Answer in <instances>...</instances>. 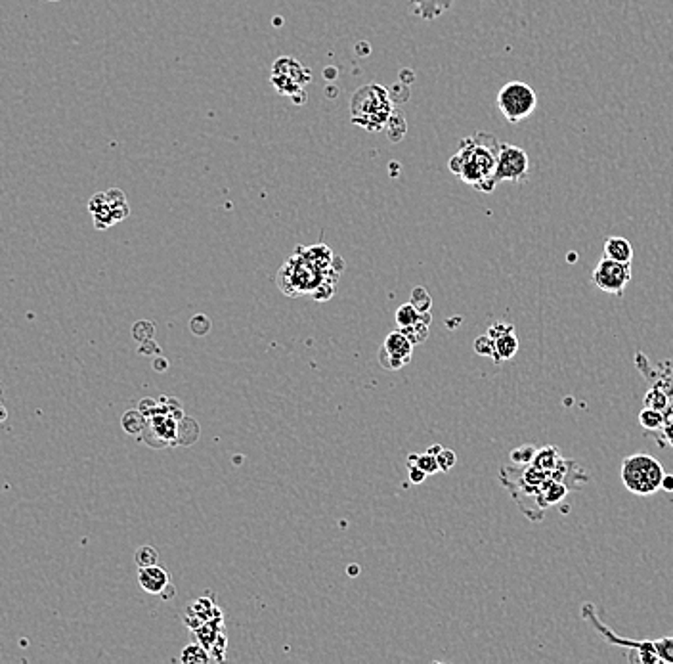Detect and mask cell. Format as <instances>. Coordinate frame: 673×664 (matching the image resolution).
<instances>
[{"mask_svg": "<svg viewBox=\"0 0 673 664\" xmlns=\"http://www.w3.org/2000/svg\"><path fill=\"white\" fill-rule=\"evenodd\" d=\"M438 459V465H440V471L448 473L449 469H454V465L457 464V456L456 452L449 450V448H442V452L436 456Z\"/></svg>", "mask_w": 673, "mask_h": 664, "instance_id": "cell-31", "label": "cell"}, {"mask_svg": "<svg viewBox=\"0 0 673 664\" xmlns=\"http://www.w3.org/2000/svg\"><path fill=\"white\" fill-rule=\"evenodd\" d=\"M605 257L614 260H620V262H629L633 260V247L622 236H612L605 241Z\"/></svg>", "mask_w": 673, "mask_h": 664, "instance_id": "cell-15", "label": "cell"}, {"mask_svg": "<svg viewBox=\"0 0 673 664\" xmlns=\"http://www.w3.org/2000/svg\"><path fill=\"white\" fill-rule=\"evenodd\" d=\"M174 593H176V591H174V586L169 584V586H166V588H165V590L161 591V598H163V599L174 598Z\"/></svg>", "mask_w": 673, "mask_h": 664, "instance_id": "cell-37", "label": "cell"}, {"mask_svg": "<svg viewBox=\"0 0 673 664\" xmlns=\"http://www.w3.org/2000/svg\"><path fill=\"white\" fill-rule=\"evenodd\" d=\"M134 561L138 567H152V565H159V553L152 545H142L136 550Z\"/></svg>", "mask_w": 673, "mask_h": 664, "instance_id": "cell-24", "label": "cell"}, {"mask_svg": "<svg viewBox=\"0 0 673 664\" xmlns=\"http://www.w3.org/2000/svg\"><path fill=\"white\" fill-rule=\"evenodd\" d=\"M394 104L389 90L377 83L363 85L350 100V121L371 133H379L390 123Z\"/></svg>", "mask_w": 673, "mask_h": 664, "instance_id": "cell-4", "label": "cell"}, {"mask_svg": "<svg viewBox=\"0 0 673 664\" xmlns=\"http://www.w3.org/2000/svg\"><path fill=\"white\" fill-rule=\"evenodd\" d=\"M166 368H169V362H166L163 356H157V358H153V370H157L159 373L165 372Z\"/></svg>", "mask_w": 673, "mask_h": 664, "instance_id": "cell-35", "label": "cell"}, {"mask_svg": "<svg viewBox=\"0 0 673 664\" xmlns=\"http://www.w3.org/2000/svg\"><path fill=\"white\" fill-rule=\"evenodd\" d=\"M144 435H153V439L145 440L153 448L176 446L178 445V421L169 412L155 414L152 418H147V427H145Z\"/></svg>", "mask_w": 673, "mask_h": 664, "instance_id": "cell-12", "label": "cell"}, {"mask_svg": "<svg viewBox=\"0 0 673 664\" xmlns=\"http://www.w3.org/2000/svg\"><path fill=\"white\" fill-rule=\"evenodd\" d=\"M180 658H182V663L186 664H205L211 660V655H209V649L198 641V644L184 647V651H182V657Z\"/></svg>", "mask_w": 673, "mask_h": 664, "instance_id": "cell-20", "label": "cell"}, {"mask_svg": "<svg viewBox=\"0 0 673 664\" xmlns=\"http://www.w3.org/2000/svg\"><path fill=\"white\" fill-rule=\"evenodd\" d=\"M639 423L648 431H656L664 425V418H662L660 410H654V408H647L639 414Z\"/></svg>", "mask_w": 673, "mask_h": 664, "instance_id": "cell-22", "label": "cell"}, {"mask_svg": "<svg viewBox=\"0 0 673 664\" xmlns=\"http://www.w3.org/2000/svg\"><path fill=\"white\" fill-rule=\"evenodd\" d=\"M429 454H432V456H438V454H440V452H442V446L440 445H435V446H429Z\"/></svg>", "mask_w": 673, "mask_h": 664, "instance_id": "cell-39", "label": "cell"}, {"mask_svg": "<svg viewBox=\"0 0 673 664\" xmlns=\"http://www.w3.org/2000/svg\"><path fill=\"white\" fill-rule=\"evenodd\" d=\"M454 4V0H409L411 12L416 13L421 20L432 21L440 18L449 6Z\"/></svg>", "mask_w": 673, "mask_h": 664, "instance_id": "cell-14", "label": "cell"}, {"mask_svg": "<svg viewBox=\"0 0 673 664\" xmlns=\"http://www.w3.org/2000/svg\"><path fill=\"white\" fill-rule=\"evenodd\" d=\"M421 318V313L417 310L416 306L408 303V305H402L396 310V326L398 330H406V327L416 326L417 322Z\"/></svg>", "mask_w": 673, "mask_h": 664, "instance_id": "cell-21", "label": "cell"}, {"mask_svg": "<svg viewBox=\"0 0 673 664\" xmlns=\"http://www.w3.org/2000/svg\"><path fill=\"white\" fill-rule=\"evenodd\" d=\"M417 467H421L423 471L427 473V475H435V473L440 471V465H438V459L436 456L429 454V452H425V454H417L416 464ZM411 467V465H409Z\"/></svg>", "mask_w": 673, "mask_h": 664, "instance_id": "cell-26", "label": "cell"}, {"mask_svg": "<svg viewBox=\"0 0 673 664\" xmlns=\"http://www.w3.org/2000/svg\"><path fill=\"white\" fill-rule=\"evenodd\" d=\"M666 394L660 389H650L645 397V406L647 408H654V410H664L666 408Z\"/></svg>", "mask_w": 673, "mask_h": 664, "instance_id": "cell-30", "label": "cell"}, {"mask_svg": "<svg viewBox=\"0 0 673 664\" xmlns=\"http://www.w3.org/2000/svg\"><path fill=\"white\" fill-rule=\"evenodd\" d=\"M211 326H212L211 320H209V316L203 313L195 314V316L190 320V330H192L193 335H198V337H203V335H207V333L211 332Z\"/></svg>", "mask_w": 673, "mask_h": 664, "instance_id": "cell-28", "label": "cell"}, {"mask_svg": "<svg viewBox=\"0 0 673 664\" xmlns=\"http://www.w3.org/2000/svg\"><path fill=\"white\" fill-rule=\"evenodd\" d=\"M581 617L588 618V622L593 626L595 630L599 632L607 644L622 647V649H629V660L635 663H672L673 664V638H660V639H627L618 636L616 632L610 630L605 622H602L599 615L595 612V607L591 603H583L581 607Z\"/></svg>", "mask_w": 673, "mask_h": 664, "instance_id": "cell-2", "label": "cell"}, {"mask_svg": "<svg viewBox=\"0 0 673 664\" xmlns=\"http://www.w3.org/2000/svg\"><path fill=\"white\" fill-rule=\"evenodd\" d=\"M497 107L509 123H521L528 119L530 115L538 107V94L534 88L522 83V80H511L507 85H503L502 90L497 92Z\"/></svg>", "mask_w": 673, "mask_h": 664, "instance_id": "cell-7", "label": "cell"}, {"mask_svg": "<svg viewBox=\"0 0 673 664\" xmlns=\"http://www.w3.org/2000/svg\"><path fill=\"white\" fill-rule=\"evenodd\" d=\"M664 475L660 461L648 454H633L622 461V483L637 496H653L660 490Z\"/></svg>", "mask_w": 673, "mask_h": 664, "instance_id": "cell-5", "label": "cell"}, {"mask_svg": "<svg viewBox=\"0 0 673 664\" xmlns=\"http://www.w3.org/2000/svg\"><path fill=\"white\" fill-rule=\"evenodd\" d=\"M138 582L140 586L147 591V593L161 596V591L171 584V574H169V571H165L163 567H159V565H152V567H140Z\"/></svg>", "mask_w": 673, "mask_h": 664, "instance_id": "cell-13", "label": "cell"}, {"mask_svg": "<svg viewBox=\"0 0 673 664\" xmlns=\"http://www.w3.org/2000/svg\"><path fill=\"white\" fill-rule=\"evenodd\" d=\"M346 574H348V577H358V574H360V567H358V565H348V567H346Z\"/></svg>", "mask_w": 673, "mask_h": 664, "instance_id": "cell-38", "label": "cell"}, {"mask_svg": "<svg viewBox=\"0 0 673 664\" xmlns=\"http://www.w3.org/2000/svg\"><path fill=\"white\" fill-rule=\"evenodd\" d=\"M475 352L478 356H486V358H494V352H495V339H492L486 333V335H480L478 339H475Z\"/></svg>", "mask_w": 673, "mask_h": 664, "instance_id": "cell-27", "label": "cell"}, {"mask_svg": "<svg viewBox=\"0 0 673 664\" xmlns=\"http://www.w3.org/2000/svg\"><path fill=\"white\" fill-rule=\"evenodd\" d=\"M566 492H568V486L562 485L561 481H549L547 485L543 486V490L540 492L543 509L549 507V505L559 504V502L566 496Z\"/></svg>", "mask_w": 673, "mask_h": 664, "instance_id": "cell-17", "label": "cell"}, {"mask_svg": "<svg viewBox=\"0 0 673 664\" xmlns=\"http://www.w3.org/2000/svg\"><path fill=\"white\" fill-rule=\"evenodd\" d=\"M409 303L416 306L419 313H429L430 306H432V299H430L429 291L425 287H416L411 291V301Z\"/></svg>", "mask_w": 673, "mask_h": 664, "instance_id": "cell-25", "label": "cell"}, {"mask_svg": "<svg viewBox=\"0 0 673 664\" xmlns=\"http://www.w3.org/2000/svg\"><path fill=\"white\" fill-rule=\"evenodd\" d=\"M411 352H413L411 339L402 330H396L387 335L383 346L379 349V364L387 370H400L409 364Z\"/></svg>", "mask_w": 673, "mask_h": 664, "instance_id": "cell-11", "label": "cell"}, {"mask_svg": "<svg viewBox=\"0 0 673 664\" xmlns=\"http://www.w3.org/2000/svg\"><path fill=\"white\" fill-rule=\"evenodd\" d=\"M134 339L138 341V343H145V341H150L155 335V326H153L152 322H138V324H134L133 330Z\"/></svg>", "mask_w": 673, "mask_h": 664, "instance_id": "cell-29", "label": "cell"}, {"mask_svg": "<svg viewBox=\"0 0 673 664\" xmlns=\"http://www.w3.org/2000/svg\"><path fill=\"white\" fill-rule=\"evenodd\" d=\"M270 83L277 94L303 104L306 102V87L312 83V71L291 56H279L272 64Z\"/></svg>", "mask_w": 673, "mask_h": 664, "instance_id": "cell-6", "label": "cell"}, {"mask_svg": "<svg viewBox=\"0 0 673 664\" xmlns=\"http://www.w3.org/2000/svg\"><path fill=\"white\" fill-rule=\"evenodd\" d=\"M516 352H519V337L513 333H507V335H502V337L495 339V352H494V360L497 364H502V362H507L515 356Z\"/></svg>", "mask_w": 673, "mask_h": 664, "instance_id": "cell-16", "label": "cell"}, {"mask_svg": "<svg viewBox=\"0 0 673 664\" xmlns=\"http://www.w3.org/2000/svg\"><path fill=\"white\" fill-rule=\"evenodd\" d=\"M408 469H409V481H411L413 485H421L423 481L429 477V475L423 471L421 467H417V465H411V467H408Z\"/></svg>", "mask_w": 673, "mask_h": 664, "instance_id": "cell-34", "label": "cell"}, {"mask_svg": "<svg viewBox=\"0 0 673 664\" xmlns=\"http://www.w3.org/2000/svg\"><path fill=\"white\" fill-rule=\"evenodd\" d=\"M121 425L128 435L138 437V435H144L145 427H147V418L140 410H128L121 419Z\"/></svg>", "mask_w": 673, "mask_h": 664, "instance_id": "cell-18", "label": "cell"}, {"mask_svg": "<svg viewBox=\"0 0 673 664\" xmlns=\"http://www.w3.org/2000/svg\"><path fill=\"white\" fill-rule=\"evenodd\" d=\"M339 272L341 270L336 268L320 266L304 253V247H297L277 274V284L287 295L314 293L324 282L335 284L339 279Z\"/></svg>", "mask_w": 673, "mask_h": 664, "instance_id": "cell-3", "label": "cell"}, {"mask_svg": "<svg viewBox=\"0 0 673 664\" xmlns=\"http://www.w3.org/2000/svg\"><path fill=\"white\" fill-rule=\"evenodd\" d=\"M662 488H664L666 492H673V475H664Z\"/></svg>", "mask_w": 673, "mask_h": 664, "instance_id": "cell-36", "label": "cell"}, {"mask_svg": "<svg viewBox=\"0 0 673 664\" xmlns=\"http://www.w3.org/2000/svg\"><path fill=\"white\" fill-rule=\"evenodd\" d=\"M530 174V157L528 153L515 144H505L502 142L499 146V157H497V169H495L494 182L495 186L502 182H526Z\"/></svg>", "mask_w": 673, "mask_h": 664, "instance_id": "cell-9", "label": "cell"}, {"mask_svg": "<svg viewBox=\"0 0 673 664\" xmlns=\"http://www.w3.org/2000/svg\"><path fill=\"white\" fill-rule=\"evenodd\" d=\"M430 322H432V314H430V310L429 313H421V318H419V322H417L416 326L406 327V330H402V332L411 339V343H413V345H421L423 341L429 337Z\"/></svg>", "mask_w": 673, "mask_h": 664, "instance_id": "cell-19", "label": "cell"}, {"mask_svg": "<svg viewBox=\"0 0 673 664\" xmlns=\"http://www.w3.org/2000/svg\"><path fill=\"white\" fill-rule=\"evenodd\" d=\"M88 211L92 215L94 226L98 230H107L131 215V205L123 190L111 188L92 195L88 201Z\"/></svg>", "mask_w": 673, "mask_h": 664, "instance_id": "cell-8", "label": "cell"}, {"mask_svg": "<svg viewBox=\"0 0 673 664\" xmlns=\"http://www.w3.org/2000/svg\"><path fill=\"white\" fill-rule=\"evenodd\" d=\"M591 279L601 291L622 297L624 291H626V287L629 286V282H631V265L602 257L595 266Z\"/></svg>", "mask_w": 673, "mask_h": 664, "instance_id": "cell-10", "label": "cell"}, {"mask_svg": "<svg viewBox=\"0 0 673 664\" xmlns=\"http://www.w3.org/2000/svg\"><path fill=\"white\" fill-rule=\"evenodd\" d=\"M333 291H335V284L333 282H324L312 295H314L316 301H327L333 297Z\"/></svg>", "mask_w": 673, "mask_h": 664, "instance_id": "cell-33", "label": "cell"}, {"mask_svg": "<svg viewBox=\"0 0 673 664\" xmlns=\"http://www.w3.org/2000/svg\"><path fill=\"white\" fill-rule=\"evenodd\" d=\"M535 456H538V448H535V446H519V448L511 452V461L515 465H532Z\"/></svg>", "mask_w": 673, "mask_h": 664, "instance_id": "cell-23", "label": "cell"}, {"mask_svg": "<svg viewBox=\"0 0 673 664\" xmlns=\"http://www.w3.org/2000/svg\"><path fill=\"white\" fill-rule=\"evenodd\" d=\"M513 332H515V326H513V324H503V322H495V324H492V326H490L488 335L492 339H497V337H502V335H507V333H513Z\"/></svg>", "mask_w": 673, "mask_h": 664, "instance_id": "cell-32", "label": "cell"}, {"mask_svg": "<svg viewBox=\"0 0 673 664\" xmlns=\"http://www.w3.org/2000/svg\"><path fill=\"white\" fill-rule=\"evenodd\" d=\"M502 142L490 133H476L459 142L457 150L448 161V167L457 179L467 186L482 193L495 190V169Z\"/></svg>", "mask_w": 673, "mask_h": 664, "instance_id": "cell-1", "label": "cell"}]
</instances>
